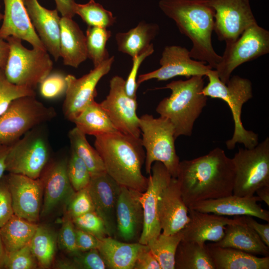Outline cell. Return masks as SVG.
Instances as JSON below:
<instances>
[{"mask_svg":"<svg viewBox=\"0 0 269 269\" xmlns=\"http://www.w3.org/2000/svg\"><path fill=\"white\" fill-rule=\"evenodd\" d=\"M38 268L37 261L29 245L15 251L7 252L3 269H35Z\"/></svg>","mask_w":269,"mask_h":269,"instance_id":"cell-41","label":"cell"},{"mask_svg":"<svg viewBox=\"0 0 269 269\" xmlns=\"http://www.w3.org/2000/svg\"><path fill=\"white\" fill-rule=\"evenodd\" d=\"M151 172L147 178L146 189L141 193L139 198L143 209V225L138 242L143 245H147L161 233L158 216L159 198L172 177L163 164L159 161L152 164Z\"/></svg>","mask_w":269,"mask_h":269,"instance_id":"cell-14","label":"cell"},{"mask_svg":"<svg viewBox=\"0 0 269 269\" xmlns=\"http://www.w3.org/2000/svg\"><path fill=\"white\" fill-rule=\"evenodd\" d=\"M189 221L181 230L182 240L200 244L217 242L223 237L226 226L244 222L242 217L230 219L223 216L204 213L188 208Z\"/></svg>","mask_w":269,"mask_h":269,"instance_id":"cell-21","label":"cell"},{"mask_svg":"<svg viewBox=\"0 0 269 269\" xmlns=\"http://www.w3.org/2000/svg\"><path fill=\"white\" fill-rule=\"evenodd\" d=\"M14 214L36 223L40 215L43 186L40 178L33 179L21 174L6 175Z\"/></svg>","mask_w":269,"mask_h":269,"instance_id":"cell-17","label":"cell"},{"mask_svg":"<svg viewBox=\"0 0 269 269\" xmlns=\"http://www.w3.org/2000/svg\"><path fill=\"white\" fill-rule=\"evenodd\" d=\"M95 148L106 173L121 186L143 192L148 178L142 173L145 153L140 138L119 132L95 136Z\"/></svg>","mask_w":269,"mask_h":269,"instance_id":"cell-3","label":"cell"},{"mask_svg":"<svg viewBox=\"0 0 269 269\" xmlns=\"http://www.w3.org/2000/svg\"><path fill=\"white\" fill-rule=\"evenodd\" d=\"M141 144L145 150V169L151 173L152 164L159 161L163 164L172 177L176 178L179 164L174 136L175 130L167 118L144 114L139 118Z\"/></svg>","mask_w":269,"mask_h":269,"instance_id":"cell-6","label":"cell"},{"mask_svg":"<svg viewBox=\"0 0 269 269\" xmlns=\"http://www.w3.org/2000/svg\"><path fill=\"white\" fill-rule=\"evenodd\" d=\"M57 237L55 233L45 225H38L29 244L30 248L40 269H49L55 255Z\"/></svg>","mask_w":269,"mask_h":269,"instance_id":"cell-34","label":"cell"},{"mask_svg":"<svg viewBox=\"0 0 269 269\" xmlns=\"http://www.w3.org/2000/svg\"><path fill=\"white\" fill-rule=\"evenodd\" d=\"M5 40L9 52L3 70L7 79L15 85L34 89L51 72L53 62L46 50L25 48L21 39L9 36Z\"/></svg>","mask_w":269,"mask_h":269,"instance_id":"cell-7","label":"cell"},{"mask_svg":"<svg viewBox=\"0 0 269 269\" xmlns=\"http://www.w3.org/2000/svg\"><path fill=\"white\" fill-rule=\"evenodd\" d=\"M175 269H215L206 244L181 240L175 256Z\"/></svg>","mask_w":269,"mask_h":269,"instance_id":"cell-32","label":"cell"},{"mask_svg":"<svg viewBox=\"0 0 269 269\" xmlns=\"http://www.w3.org/2000/svg\"><path fill=\"white\" fill-rule=\"evenodd\" d=\"M182 240L181 231L171 235L160 233L147 245L159 263L161 269H175V256Z\"/></svg>","mask_w":269,"mask_h":269,"instance_id":"cell-36","label":"cell"},{"mask_svg":"<svg viewBox=\"0 0 269 269\" xmlns=\"http://www.w3.org/2000/svg\"><path fill=\"white\" fill-rule=\"evenodd\" d=\"M159 27L154 23L141 21L126 32H118L116 40L118 50L132 58L145 51L158 33Z\"/></svg>","mask_w":269,"mask_h":269,"instance_id":"cell-30","label":"cell"},{"mask_svg":"<svg viewBox=\"0 0 269 269\" xmlns=\"http://www.w3.org/2000/svg\"><path fill=\"white\" fill-rule=\"evenodd\" d=\"M204 87L203 76H195L186 80L172 81L160 88L170 89L171 93L159 103L156 111L171 122L175 139L191 135L194 124L207 104Z\"/></svg>","mask_w":269,"mask_h":269,"instance_id":"cell-4","label":"cell"},{"mask_svg":"<svg viewBox=\"0 0 269 269\" xmlns=\"http://www.w3.org/2000/svg\"><path fill=\"white\" fill-rule=\"evenodd\" d=\"M66 205L65 213L71 218L95 211L87 187L75 191Z\"/></svg>","mask_w":269,"mask_h":269,"instance_id":"cell-43","label":"cell"},{"mask_svg":"<svg viewBox=\"0 0 269 269\" xmlns=\"http://www.w3.org/2000/svg\"><path fill=\"white\" fill-rule=\"evenodd\" d=\"M269 53V31L254 23L234 41L226 43L221 60L215 70L226 84L233 71L241 65Z\"/></svg>","mask_w":269,"mask_h":269,"instance_id":"cell-10","label":"cell"},{"mask_svg":"<svg viewBox=\"0 0 269 269\" xmlns=\"http://www.w3.org/2000/svg\"><path fill=\"white\" fill-rule=\"evenodd\" d=\"M257 196L261 201L269 206V186H264L259 188L256 191Z\"/></svg>","mask_w":269,"mask_h":269,"instance_id":"cell-55","label":"cell"},{"mask_svg":"<svg viewBox=\"0 0 269 269\" xmlns=\"http://www.w3.org/2000/svg\"><path fill=\"white\" fill-rule=\"evenodd\" d=\"M56 115L35 96H23L12 102L0 115V142L12 144L27 133Z\"/></svg>","mask_w":269,"mask_h":269,"instance_id":"cell-8","label":"cell"},{"mask_svg":"<svg viewBox=\"0 0 269 269\" xmlns=\"http://www.w3.org/2000/svg\"><path fill=\"white\" fill-rule=\"evenodd\" d=\"M31 22L47 51L57 61L60 55V25L57 10L42 6L37 0H23Z\"/></svg>","mask_w":269,"mask_h":269,"instance_id":"cell-24","label":"cell"},{"mask_svg":"<svg viewBox=\"0 0 269 269\" xmlns=\"http://www.w3.org/2000/svg\"><path fill=\"white\" fill-rule=\"evenodd\" d=\"M76 244L80 252L97 249L99 239L93 235L76 228Z\"/></svg>","mask_w":269,"mask_h":269,"instance_id":"cell-50","label":"cell"},{"mask_svg":"<svg viewBox=\"0 0 269 269\" xmlns=\"http://www.w3.org/2000/svg\"><path fill=\"white\" fill-rule=\"evenodd\" d=\"M244 222L259 236L263 242L269 247V224H260L251 216H242Z\"/></svg>","mask_w":269,"mask_h":269,"instance_id":"cell-51","label":"cell"},{"mask_svg":"<svg viewBox=\"0 0 269 269\" xmlns=\"http://www.w3.org/2000/svg\"><path fill=\"white\" fill-rule=\"evenodd\" d=\"M215 269H269V256L256 255L213 243L206 244Z\"/></svg>","mask_w":269,"mask_h":269,"instance_id":"cell-29","label":"cell"},{"mask_svg":"<svg viewBox=\"0 0 269 269\" xmlns=\"http://www.w3.org/2000/svg\"><path fill=\"white\" fill-rule=\"evenodd\" d=\"M34 129L11 145L5 162L6 171L9 173L37 179L46 166L49 146L44 136Z\"/></svg>","mask_w":269,"mask_h":269,"instance_id":"cell-11","label":"cell"},{"mask_svg":"<svg viewBox=\"0 0 269 269\" xmlns=\"http://www.w3.org/2000/svg\"><path fill=\"white\" fill-rule=\"evenodd\" d=\"M208 83L202 92L206 97L220 99L230 107L234 122V131L232 138L226 142L228 149H233L236 144H243L247 148H252L259 143L258 135L246 130L241 121L243 105L253 97L252 84L250 80L238 75L231 77L226 84L219 79L215 69H211L206 74Z\"/></svg>","mask_w":269,"mask_h":269,"instance_id":"cell-5","label":"cell"},{"mask_svg":"<svg viewBox=\"0 0 269 269\" xmlns=\"http://www.w3.org/2000/svg\"><path fill=\"white\" fill-rule=\"evenodd\" d=\"M56 9L62 17L72 18L75 15V6L76 2L74 0H54Z\"/></svg>","mask_w":269,"mask_h":269,"instance_id":"cell-52","label":"cell"},{"mask_svg":"<svg viewBox=\"0 0 269 269\" xmlns=\"http://www.w3.org/2000/svg\"><path fill=\"white\" fill-rule=\"evenodd\" d=\"M141 192L121 186L116 206L115 239L138 242L143 225V212L139 198Z\"/></svg>","mask_w":269,"mask_h":269,"instance_id":"cell-18","label":"cell"},{"mask_svg":"<svg viewBox=\"0 0 269 269\" xmlns=\"http://www.w3.org/2000/svg\"><path fill=\"white\" fill-rule=\"evenodd\" d=\"M160 67L152 71L138 76L139 84L151 79L166 81L177 76L189 78L192 76L206 75L212 68L204 62L192 58L189 50L178 45L164 47L159 60Z\"/></svg>","mask_w":269,"mask_h":269,"instance_id":"cell-16","label":"cell"},{"mask_svg":"<svg viewBox=\"0 0 269 269\" xmlns=\"http://www.w3.org/2000/svg\"><path fill=\"white\" fill-rule=\"evenodd\" d=\"M133 269H161L159 263L147 245L139 253Z\"/></svg>","mask_w":269,"mask_h":269,"instance_id":"cell-49","label":"cell"},{"mask_svg":"<svg viewBox=\"0 0 269 269\" xmlns=\"http://www.w3.org/2000/svg\"><path fill=\"white\" fill-rule=\"evenodd\" d=\"M6 255L7 252L0 236V269H3Z\"/></svg>","mask_w":269,"mask_h":269,"instance_id":"cell-56","label":"cell"},{"mask_svg":"<svg viewBox=\"0 0 269 269\" xmlns=\"http://www.w3.org/2000/svg\"><path fill=\"white\" fill-rule=\"evenodd\" d=\"M158 216L162 233L171 235L182 230L190 220L176 178L171 177L159 198Z\"/></svg>","mask_w":269,"mask_h":269,"instance_id":"cell-23","label":"cell"},{"mask_svg":"<svg viewBox=\"0 0 269 269\" xmlns=\"http://www.w3.org/2000/svg\"><path fill=\"white\" fill-rule=\"evenodd\" d=\"M121 187L106 172L91 177L87 186L95 211L103 220L108 236L114 238L117 227L116 206Z\"/></svg>","mask_w":269,"mask_h":269,"instance_id":"cell-20","label":"cell"},{"mask_svg":"<svg viewBox=\"0 0 269 269\" xmlns=\"http://www.w3.org/2000/svg\"><path fill=\"white\" fill-rule=\"evenodd\" d=\"M86 134L75 127L68 136L71 150L84 161L91 177L106 172L103 161L96 149L88 141Z\"/></svg>","mask_w":269,"mask_h":269,"instance_id":"cell-35","label":"cell"},{"mask_svg":"<svg viewBox=\"0 0 269 269\" xmlns=\"http://www.w3.org/2000/svg\"><path fill=\"white\" fill-rule=\"evenodd\" d=\"M75 13L79 15L88 26H91L107 28L112 26L116 21V17L111 11L105 9L102 5L94 0H90L84 4L76 3Z\"/></svg>","mask_w":269,"mask_h":269,"instance_id":"cell-38","label":"cell"},{"mask_svg":"<svg viewBox=\"0 0 269 269\" xmlns=\"http://www.w3.org/2000/svg\"><path fill=\"white\" fill-rule=\"evenodd\" d=\"M158 6L175 22L180 32L190 40V57L215 69L221 56L213 47L214 10L206 0H160Z\"/></svg>","mask_w":269,"mask_h":269,"instance_id":"cell-2","label":"cell"},{"mask_svg":"<svg viewBox=\"0 0 269 269\" xmlns=\"http://www.w3.org/2000/svg\"><path fill=\"white\" fill-rule=\"evenodd\" d=\"M145 245L107 236L99 240L97 249L107 269H133L138 254Z\"/></svg>","mask_w":269,"mask_h":269,"instance_id":"cell-28","label":"cell"},{"mask_svg":"<svg viewBox=\"0 0 269 269\" xmlns=\"http://www.w3.org/2000/svg\"><path fill=\"white\" fill-rule=\"evenodd\" d=\"M14 214L6 175L0 178V228Z\"/></svg>","mask_w":269,"mask_h":269,"instance_id":"cell-48","label":"cell"},{"mask_svg":"<svg viewBox=\"0 0 269 269\" xmlns=\"http://www.w3.org/2000/svg\"><path fill=\"white\" fill-rule=\"evenodd\" d=\"M60 55L65 65L77 68L88 58L86 36L72 18H60Z\"/></svg>","mask_w":269,"mask_h":269,"instance_id":"cell-26","label":"cell"},{"mask_svg":"<svg viewBox=\"0 0 269 269\" xmlns=\"http://www.w3.org/2000/svg\"><path fill=\"white\" fill-rule=\"evenodd\" d=\"M72 219L76 228L93 235L99 240L108 236L103 220L95 211Z\"/></svg>","mask_w":269,"mask_h":269,"instance_id":"cell-42","label":"cell"},{"mask_svg":"<svg viewBox=\"0 0 269 269\" xmlns=\"http://www.w3.org/2000/svg\"><path fill=\"white\" fill-rule=\"evenodd\" d=\"M234 178L232 158L219 147L197 158L180 161L176 177L188 207L197 202L232 195Z\"/></svg>","mask_w":269,"mask_h":269,"instance_id":"cell-1","label":"cell"},{"mask_svg":"<svg viewBox=\"0 0 269 269\" xmlns=\"http://www.w3.org/2000/svg\"><path fill=\"white\" fill-rule=\"evenodd\" d=\"M125 80L119 76L112 77L110 90L100 105L116 129L120 133L140 138L136 99L129 97L125 88Z\"/></svg>","mask_w":269,"mask_h":269,"instance_id":"cell-12","label":"cell"},{"mask_svg":"<svg viewBox=\"0 0 269 269\" xmlns=\"http://www.w3.org/2000/svg\"><path fill=\"white\" fill-rule=\"evenodd\" d=\"M114 60V56L110 57L80 78L72 75L65 77L67 87L62 110L67 119L72 122L95 101L97 85L109 72Z\"/></svg>","mask_w":269,"mask_h":269,"instance_id":"cell-15","label":"cell"},{"mask_svg":"<svg viewBox=\"0 0 269 269\" xmlns=\"http://www.w3.org/2000/svg\"><path fill=\"white\" fill-rule=\"evenodd\" d=\"M72 122L86 135L96 136L119 132L100 104L95 101L85 108Z\"/></svg>","mask_w":269,"mask_h":269,"instance_id":"cell-31","label":"cell"},{"mask_svg":"<svg viewBox=\"0 0 269 269\" xmlns=\"http://www.w3.org/2000/svg\"><path fill=\"white\" fill-rule=\"evenodd\" d=\"M12 144L0 142V178L6 171V159Z\"/></svg>","mask_w":269,"mask_h":269,"instance_id":"cell-53","label":"cell"},{"mask_svg":"<svg viewBox=\"0 0 269 269\" xmlns=\"http://www.w3.org/2000/svg\"><path fill=\"white\" fill-rule=\"evenodd\" d=\"M258 196H239L234 194L197 202L188 208L220 216H251L269 222V212L262 208Z\"/></svg>","mask_w":269,"mask_h":269,"instance_id":"cell-22","label":"cell"},{"mask_svg":"<svg viewBox=\"0 0 269 269\" xmlns=\"http://www.w3.org/2000/svg\"><path fill=\"white\" fill-rule=\"evenodd\" d=\"M235 170L233 194L252 196L269 186V138L252 148H239L232 158Z\"/></svg>","mask_w":269,"mask_h":269,"instance_id":"cell-9","label":"cell"},{"mask_svg":"<svg viewBox=\"0 0 269 269\" xmlns=\"http://www.w3.org/2000/svg\"><path fill=\"white\" fill-rule=\"evenodd\" d=\"M212 243L217 246L235 249L256 256H269V247L244 222L226 226L222 239Z\"/></svg>","mask_w":269,"mask_h":269,"instance_id":"cell-27","label":"cell"},{"mask_svg":"<svg viewBox=\"0 0 269 269\" xmlns=\"http://www.w3.org/2000/svg\"><path fill=\"white\" fill-rule=\"evenodd\" d=\"M67 161L63 159L46 166L39 177L43 186L40 215L45 216L62 203H67L75 191L67 174Z\"/></svg>","mask_w":269,"mask_h":269,"instance_id":"cell-19","label":"cell"},{"mask_svg":"<svg viewBox=\"0 0 269 269\" xmlns=\"http://www.w3.org/2000/svg\"><path fill=\"white\" fill-rule=\"evenodd\" d=\"M9 52V46L4 40L0 38V70H3Z\"/></svg>","mask_w":269,"mask_h":269,"instance_id":"cell-54","label":"cell"},{"mask_svg":"<svg viewBox=\"0 0 269 269\" xmlns=\"http://www.w3.org/2000/svg\"><path fill=\"white\" fill-rule=\"evenodd\" d=\"M61 73H50L39 84L40 95L47 99H54L65 93L67 84Z\"/></svg>","mask_w":269,"mask_h":269,"instance_id":"cell-44","label":"cell"},{"mask_svg":"<svg viewBox=\"0 0 269 269\" xmlns=\"http://www.w3.org/2000/svg\"><path fill=\"white\" fill-rule=\"evenodd\" d=\"M111 35L107 28L88 26L85 35L88 58L92 61L94 67L110 58L106 44Z\"/></svg>","mask_w":269,"mask_h":269,"instance_id":"cell-37","label":"cell"},{"mask_svg":"<svg viewBox=\"0 0 269 269\" xmlns=\"http://www.w3.org/2000/svg\"><path fill=\"white\" fill-rule=\"evenodd\" d=\"M154 46L152 43L145 51L133 57V66L129 75L125 81V88L127 95L133 98L136 99V91L138 85L136 82V77L138 69L144 60L154 52Z\"/></svg>","mask_w":269,"mask_h":269,"instance_id":"cell-47","label":"cell"},{"mask_svg":"<svg viewBox=\"0 0 269 269\" xmlns=\"http://www.w3.org/2000/svg\"><path fill=\"white\" fill-rule=\"evenodd\" d=\"M23 96H35L33 89L10 82L3 70H0V115L3 114L14 100Z\"/></svg>","mask_w":269,"mask_h":269,"instance_id":"cell-39","label":"cell"},{"mask_svg":"<svg viewBox=\"0 0 269 269\" xmlns=\"http://www.w3.org/2000/svg\"><path fill=\"white\" fill-rule=\"evenodd\" d=\"M3 17V14L0 12V20L2 19Z\"/></svg>","mask_w":269,"mask_h":269,"instance_id":"cell-57","label":"cell"},{"mask_svg":"<svg viewBox=\"0 0 269 269\" xmlns=\"http://www.w3.org/2000/svg\"><path fill=\"white\" fill-rule=\"evenodd\" d=\"M70 157L67 161V174L71 184L75 191L86 188L91 176L84 161L71 150Z\"/></svg>","mask_w":269,"mask_h":269,"instance_id":"cell-40","label":"cell"},{"mask_svg":"<svg viewBox=\"0 0 269 269\" xmlns=\"http://www.w3.org/2000/svg\"><path fill=\"white\" fill-rule=\"evenodd\" d=\"M214 10V28L218 39L235 40L250 25L257 23L250 0H206Z\"/></svg>","mask_w":269,"mask_h":269,"instance_id":"cell-13","label":"cell"},{"mask_svg":"<svg viewBox=\"0 0 269 269\" xmlns=\"http://www.w3.org/2000/svg\"><path fill=\"white\" fill-rule=\"evenodd\" d=\"M71 261L74 269H105L107 267L97 249L79 252Z\"/></svg>","mask_w":269,"mask_h":269,"instance_id":"cell-46","label":"cell"},{"mask_svg":"<svg viewBox=\"0 0 269 269\" xmlns=\"http://www.w3.org/2000/svg\"><path fill=\"white\" fill-rule=\"evenodd\" d=\"M4 12L0 28V38L14 36L29 43L33 47L46 50L33 27L23 0H3Z\"/></svg>","mask_w":269,"mask_h":269,"instance_id":"cell-25","label":"cell"},{"mask_svg":"<svg viewBox=\"0 0 269 269\" xmlns=\"http://www.w3.org/2000/svg\"><path fill=\"white\" fill-rule=\"evenodd\" d=\"M57 239L60 247L66 252L73 255L80 252L76 244V227L72 219L66 213Z\"/></svg>","mask_w":269,"mask_h":269,"instance_id":"cell-45","label":"cell"},{"mask_svg":"<svg viewBox=\"0 0 269 269\" xmlns=\"http://www.w3.org/2000/svg\"><path fill=\"white\" fill-rule=\"evenodd\" d=\"M38 225L13 214L0 228V236L6 252L29 245Z\"/></svg>","mask_w":269,"mask_h":269,"instance_id":"cell-33","label":"cell"}]
</instances>
